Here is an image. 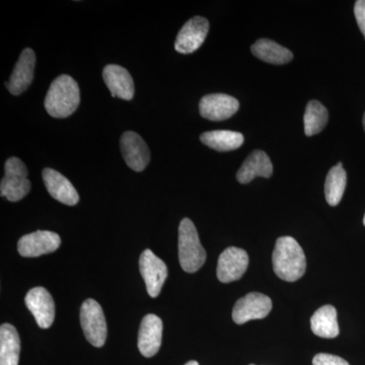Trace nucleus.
<instances>
[{
  "mask_svg": "<svg viewBox=\"0 0 365 365\" xmlns=\"http://www.w3.org/2000/svg\"><path fill=\"white\" fill-rule=\"evenodd\" d=\"M36 66V54L31 48H26L21 53L11 78L6 83L7 90L14 96H20L31 86Z\"/></svg>",
  "mask_w": 365,
  "mask_h": 365,
  "instance_id": "4468645a",
  "label": "nucleus"
},
{
  "mask_svg": "<svg viewBox=\"0 0 365 365\" xmlns=\"http://www.w3.org/2000/svg\"><path fill=\"white\" fill-rule=\"evenodd\" d=\"M21 339L18 331L11 324L0 327V365H19Z\"/></svg>",
  "mask_w": 365,
  "mask_h": 365,
  "instance_id": "aec40b11",
  "label": "nucleus"
},
{
  "mask_svg": "<svg viewBox=\"0 0 365 365\" xmlns=\"http://www.w3.org/2000/svg\"><path fill=\"white\" fill-rule=\"evenodd\" d=\"M354 14L356 18L357 25H359L362 35L365 38V0H359L355 2Z\"/></svg>",
  "mask_w": 365,
  "mask_h": 365,
  "instance_id": "a878e982",
  "label": "nucleus"
},
{
  "mask_svg": "<svg viewBox=\"0 0 365 365\" xmlns=\"http://www.w3.org/2000/svg\"><path fill=\"white\" fill-rule=\"evenodd\" d=\"M272 174L273 165L267 153L262 150H255L237 170V179L241 184H248L255 178H270Z\"/></svg>",
  "mask_w": 365,
  "mask_h": 365,
  "instance_id": "a211bd4d",
  "label": "nucleus"
},
{
  "mask_svg": "<svg viewBox=\"0 0 365 365\" xmlns=\"http://www.w3.org/2000/svg\"><path fill=\"white\" fill-rule=\"evenodd\" d=\"M313 365H350L345 359L336 355L319 353L313 359Z\"/></svg>",
  "mask_w": 365,
  "mask_h": 365,
  "instance_id": "393cba45",
  "label": "nucleus"
},
{
  "mask_svg": "<svg viewBox=\"0 0 365 365\" xmlns=\"http://www.w3.org/2000/svg\"><path fill=\"white\" fill-rule=\"evenodd\" d=\"M43 181L48 192L53 198L66 205H76L79 201V195L73 185L63 175L57 170L45 169L43 170Z\"/></svg>",
  "mask_w": 365,
  "mask_h": 365,
  "instance_id": "dca6fc26",
  "label": "nucleus"
},
{
  "mask_svg": "<svg viewBox=\"0 0 365 365\" xmlns=\"http://www.w3.org/2000/svg\"><path fill=\"white\" fill-rule=\"evenodd\" d=\"M329 114L325 106L318 101H311L304 113V133L307 136L316 135L325 128L328 123Z\"/></svg>",
  "mask_w": 365,
  "mask_h": 365,
  "instance_id": "b1692460",
  "label": "nucleus"
},
{
  "mask_svg": "<svg viewBox=\"0 0 365 365\" xmlns=\"http://www.w3.org/2000/svg\"><path fill=\"white\" fill-rule=\"evenodd\" d=\"M6 175L0 184V194L11 202H18L28 195L31 182L28 179V169L20 158H9L6 160Z\"/></svg>",
  "mask_w": 365,
  "mask_h": 365,
  "instance_id": "20e7f679",
  "label": "nucleus"
},
{
  "mask_svg": "<svg viewBox=\"0 0 365 365\" xmlns=\"http://www.w3.org/2000/svg\"><path fill=\"white\" fill-rule=\"evenodd\" d=\"M179 260L182 270L195 273L206 261V252L198 232L189 218H184L179 227Z\"/></svg>",
  "mask_w": 365,
  "mask_h": 365,
  "instance_id": "7ed1b4c3",
  "label": "nucleus"
},
{
  "mask_svg": "<svg viewBox=\"0 0 365 365\" xmlns=\"http://www.w3.org/2000/svg\"><path fill=\"white\" fill-rule=\"evenodd\" d=\"M250 365H255V364H250Z\"/></svg>",
  "mask_w": 365,
  "mask_h": 365,
  "instance_id": "c756f323",
  "label": "nucleus"
},
{
  "mask_svg": "<svg viewBox=\"0 0 365 365\" xmlns=\"http://www.w3.org/2000/svg\"><path fill=\"white\" fill-rule=\"evenodd\" d=\"M251 50L257 58L275 66L287 64L294 58L292 51L272 40H258L252 46Z\"/></svg>",
  "mask_w": 365,
  "mask_h": 365,
  "instance_id": "412c9836",
  "label": "nucleus"
},
{
  "mask_svg": "<svg viewBox=\"0 0 365 365\" xmlns=\"http://www.w3.org/2000/svg\"><path fill=\"white\" fill-rule=\"evenodd\" d=\"M125 163L135 172H143L150 160V151L143 137L135 132H125L120 140Z\"/></svg>",
  "mask_w": 365,
  "mask_h": 365,
  "instance_id": "9b49d317",
  "label": "nucleus"
},
{
  "mask_svg": "<svg viewBox=\"0 0 365 365\" xmlns=\"http://www.w3.org/2000/svg\"><path fill=\"white\" fill-rule=\"evenodd\" d=\"M240 108L237 98L225 93H212L201 98L199 111L201 116L211 121H222L234 116Z\"/></svg>",
  "mask_w": 365,
  "mask_h": 365,
  "instance_id": "ddd939ff",
  "label": "nucleus"
},
{
  "mask_svg": "<svg viewBox=\"0 0 365 365\" xmlns=\"http://www.w3.org/2000/svg\"><path fill=\"white\" fill-rule=\"evenodd\" d=\"M26 304L40 328L48 329L52 326L55 319V304L52 295L46 288H32L26 294Z\"/></svg>",
  "mask_w": 365,
  "mask_h": 365,
  "instance_id": "f8f14e48",
  "label": "nucleus"
},
{
  "mask_svg": "<svg viewBox=\"0 0 365 365\" xmlns=\"http://www.w3.org/2000/svg\"><path fill=\"white\" fill-rule=\"evenodd\" d=\"M347 185V174L342 163L332 168L328 173L325 182L326 200L330 206H337L342 199Z\"/></svg>",
  "mask_w": 365,
  "mask_h": 365,
  "instance_id": "5701e85b",
  "label": "nucleus"
},
{
  "mask_svg": "<svg viewBox=\"0 0 365 365\" xmlns=\"http://www.w3.org/2000/svg\"><path fill=\"white\" fill-rule=\"evenodd\" d=\"M311 328L314 335L325 339H333L339 335L337 311L333 306L319 307L318 311L312 316Z\"/></svg>",
  "mask_w": 365,
  "mask_h": 365,
  "instance_id": "6ab92c4d",
  "label": "nucleus"
},
{
  "mask_svg": "<svg viewBox=\"0 0 365 365\" xmlns=\"http://www.w3.org/2000/svg\"><path fill=\"white\" fill-rule=\"evenodd\" d=\"M61 245V239L56 232L49 230H37L24 235L19 241L18 251L26 258H36L42 255L53 253Z\"/></svg>",
  "mask_w": 365,
  "mask_h": 365,
  "instance_id": "6e6552de",
  "label": "nucleus"
},
{
  "mask_svg": "<svg viewBox=\"0 0 365 365\" xmlns=\"http://www.w3.org/2000/svg\"><path fill=\"white\" fill-rule=\"evenodd\" d=\"M274 272L280 279L294 282L304 275L307 259L304 250L292 237H281L272 255Z\"/></svg>",
  "mask_w": 365,
  "mask_h": 365,
  "instance_id": "f257e3e1",
  "label": "nucleus"
},
{
  "mask_svg": "<svg viewBox=\"0 0 365 365\" xmlns=\"http://www.w3.org/2000/svg\"><path fill=\"white\" fill-rule=\"evenodd\" d=\"M139 267L148 294L151 297H158L168 277V268L165 262L155 256L150 250H145L141 254Z\"/></svg>",
  "mask_w": 365,
  "mask_h": 365,
  "instance_id": "0eeeda50",
  "label": "nucleus"
},
{
  "mask_svg": "<svg viewBox=\"0 0 365 365\" xmlns=\"http://www.w3.org/2000/svg\"><path fill=\"white\" fill-rule=\"evenodd\" d=\"M364 131H365V113H364Z\"/></svg>",
  "mask_w": 365,
  "mask_h": 365,
  "instance_id": "cd10ccee",
  "label": "nucleus"
},
{
  "mask_svg": "<svg viewBox=\"0 0 365 365\" xmlns=\"http://www.w3.org/2000/svg\"><path fill=\"white\" fill-rule=\"evenodd\" d=\"M81 102L78 83L71 76L62 74L50 86L45 98V109L53 118H67L76 112Z\"/></svg>",
  "mask_w": 365,
  "mask_h": 365,
  "instance_id": "f03ea898",
  "label": "nucleus"
},
{
  "mask_svg": "<svg viewBox=\"0 0 365 365\" xmlns=\"http://www.w3.org/2000/svg\"><path fill=\"white\" fill-rule=\"evenodd\" d=\"M103 78L108 88L111 91L112 97L125 101H130L134 97V81L130 73L124 67L110 64L105 67Z\"/></svg>",
  "mask_w": 365,
  "mask_h": 365,
  "instance_id": "f3484780",
  "label": "nucleus"
},
{
  "mask_svg": "<svg viewBox=\"0 0 365 365\" xmlns=\"http://www.w3.org/2000/svg\"><path fill=\"white\" fill-rule=\"evenodd\" d=\"M272 309V300L267 295L251 292L235 302L232 309V319L237 325H242L252 319L266 318Z\"/></svg>",
  "mask_w": 365,
  "mask_h": 365,
  "instance_id": "423d86ee",
  "label": "nucleus"
},
{
  "mask_svg": "<svg viewBox=\"0 0 365 365\" xmlns=\"http://www.w3.org/2000/svg\"><path fill=\"white\" fill-rule=\"evenodd\" d=\"M209 23L202 16H194L178 34L175 49L182 54H191L201 47L207 37Z\"/></svg>",
  "mask_w": 365,
  "mask_h": 365,
  "instance_id": "9d476101",
  "label": "nucleus"
},
{
  "mask_svg": "<svg viewBox=\"0 0 365 365\" xmlns=\"http://www.w3.org/2000/svg\"><path fill=\"white\" fill-rule=\"evenodd\" d=\"M364 225H365V215H364Z\"/></svg>",
  "mask_w": 365,
  "mask_h": 365,
  "instance_id": "c85d7f7f",
  "label": "nucleus"
},
{
  "mask_svg": "<svg viewBox=\"0 0 365 365\" xmlns=\"http://www.w3.org/2000/svg\"><path fill=\"white\" fill-rule=\"evenodd\" d=\"M249 255L245 250L230 247L220 254L217 263V278L230 283L241 279L249 266Z\"/></svg>",
  "mask_w": 365,
  "mask_h": 365,
  "instance_id": "1a4fd4ad",
  "label": "nucleus"
},
{
  "mask_svg": "<svg viewBox=\"0 0 365 365\" xmlns=\"http://www.w3.org/2000/svg\"><path fill=\"white\" fill-rule=\"evenodd\" d=\"M163 339V321L155 314L144 317L138 334V349L145 357H153L160 350Z\"/></svg>",
  "mask_w": 365,
  "mask_h": 365,
  "instance_id": "2eb2a0df",
  "label": "nucleus"
},
{
  "mask_svg": "<svg viewBox=\"0 0 365 365\" xmlns=\"http://www.w3.org/2000/svg\"><path fill=\"white\" fill-rule=\"evenodd\" d=\"M200 140L212 150L230 151L241 148L244 143V136L240 132L215 130L204 132Z\"/></svg>",
  "mask_w": 365,
  "mask_h": 365,
  "instance_id": "4be33fe9",
  "label": "nucleus"
},
{
  "mask_svg": "<svg viewBox=\"0 0 365 365\" xmlns=\"http://www.w3.org/2000/svg\"><path fill=\"white\" fill-rule=\"evenodd\" d=\"M81 325L86 340L102 347L107 339V323L102 307L95 299H86L81 307Z\"/></svg>",
  "mask_w": 365,
  "mask_h": 365,
  "instance_id": "39448f33",
  "label": "nucleus"
},
{
  "mask_svg": "<svg viewBox=\"0 0 365 365\" xmlns=\"http://www.w3.org/2000/svg\"><path fill=\"white\" fill-rule=\"evenodd\" d=\"M185 365H199V364L195 360H191V361L187 362Z\"/></svg>",
  "mask_w": 365,
  "mask_h": 365,
  "instance_id": "bb28decb",
  "label": "nucleus"
}]
</instances>
